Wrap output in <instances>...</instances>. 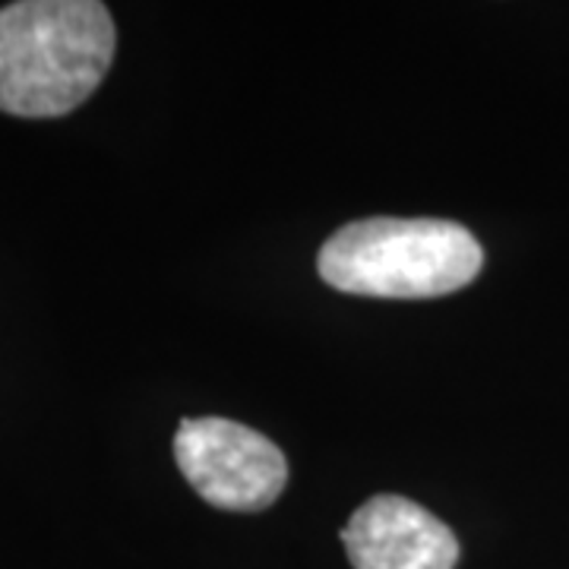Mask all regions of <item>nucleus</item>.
Here are the masks:
<instances>
[{"label":"nucleus","instance_id":"f257e3e1","mask_svg":"<svg viewBox=\"0 0 569 569\" xmlns=\"http://www.w3.org/2000/svg\"><path fill=\"white\" fill-rule=\"evenodd\" d=\"M114 20L99 0H20L0 10V111L61 118L114 61Z\"/></svg>","mask_w":569,"mask_h":569},{"label":"nucleus","instance_id":"f03ea898","mask_svg":"<svg viewBox=\"0 0 569 569\" xmlns=\"http://www.w3.org/2000/svg\"><path fill=\"white\" fill-rule=\"evenodd\" d=\"M485 250L447 219H361L339 228L317 257L326 284L365 298H443L478 279Z\"/></svg>","mask_w":569,"mask_h":569},{"label":"nucleus","instance_id":"7ed1b4c3","mask_svg":"<svg viewBox=\"0 0 569 569\" xmlns=\"http://www.w3.org/2000/svg\"><path fill=\"white\" fill-rule=\"evenodd\" d=\"M174 459L206 503L231 512L272 507L288 481L282 449L260 430L228 418H183L174 433Z\"/></svg>","mask_w":569,"mask_h":569},{"label":"nucleus","instance_id":"20e7f679","mask_svg":"<svg viewBox=\"0 0 569 569\" xmlns=\"http://www.w3.org/2000/svg\"><path fill=\"white\" fill-rule=\"evenodd\" d=\"M355 569H456V535L415 500L380 493L358 509L342 531Z\"/></svg>","mask_w":569,"mask_h":569}]
</instances>
